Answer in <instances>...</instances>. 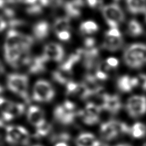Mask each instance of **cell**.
<instances>
[{
  "mask_svg": "<svg viewBox=\"0 0 146 146\" xmlns=\"http://www.w3.org/2000/svg\"><path fill=\"white\" fill-rule=\"evenodd\" d=\"M123 59L131 68L141 67L146 63V44L140 43L131 44L125 50Z\"/></svg>",
  "mask_w": 146,
  "mask_h": 146,
  "instance_id": "1",
  "label": "cell"
},
{
  "mask_svg": "<svg viewBox=\"0 0 146 146\" xmlns=\"http://www.w3.org/2000/svg\"><path fill=\"white\" fill-rule=\"evenodd\" d=\"M29 79L27 75L19 74H10L7 76V88L26 102H29L28 94Z\"/></svg>",
  "mask_w": 146,
  "mask_h": 146,
  "instance_id": "2",
  "label": "cell"
},
{
  "mask_svg": "<svg viewBox=\"0 0 146 146\" xmlns=\"http://www.w3.org/2000/svg\"><path fill=\"white\" fill-rule=\"evenodd\" d=\"M130 129L124 122L111 120L102 123L100 127V133L103 139L111 141L118 136L130 133Z\"/></svg>",
  "mask_w": 146,
  "mask_h": 146,
  "instance_id": "3",
  "label": "cell"
},
{
  "mask_svg": "<svg viewBox=\"0 0 146 146\" xmlns=\"http://www.w3.org/2000/svg\"><path fill=\"white\" fill-rule=\"evenodd\" d=\"M78 112L75 104L70 100H66L63 104L56 106L54 111L55 119L59 123L68 125L73 123Z\"/></svg>",
  "mask_w": 146,
  "mask_h": 146,
  "instance_id": "4",
  "label": "cell"
},
{
  "mask_svg": "<svg viewBox=\"0 0 146 146\" xmlns=\"http://www.w3.org/2000/svg\"><path fill=\"white\" fill-rule=\"evenodd\" d=\"M102 13L104 20L110 28H118L119 25L125 19L123 10L115 2L102 6Z\"/></svg>",
  "mask_w": 146,
  "mask_h": 146,
  "instance_id": "5",
  "label": "cell"
},
{
  "mask_svg": "<svg viewBox=\"0 0 146 146\" xmlns=\"http://www.w3.org/2000/svg\"><path fill=\"white\" fill-rule=\"evenodd\" d=\"M5 139L10 144L26 145L30 142V135L28 131L22 126L9 125L6 129Z\"/></svg>",
  "mask_w": 146,
  "mask_h": 146,
  "instance_id": "6",
  "label": "cell"
},
{
  "mask_svg": "<svg viewBox=\"0 0 146 146\" xmlns=\"http://www.w3.org/2000/svg\"><path fill=\"white\" fill-rule=\"evenodd\" d=\"M55 90L52 85L44 80H39L33 88V99L38 102H48L53 99Z\"/></svg>",
  "mask_w": 146,
  "mask_h": 146,
  "instance_id": "7",
  "label": "cell"
},
{
  "mask_svg": "<svg viewBox=\"0 0 146 146\" xmlns=\"http://www.w3.org/2000/svg\"><path fill=\"white\" fill-rule=\"evenodd\" d=\"M0 111L3 119L10 121L21 116L23 113L24 108L21 103H14L0 96Z\"/></svg>",
  "mask_w": 146,
  "mask_h": 146,
  "instance_id": "8",
  "label": "cell"
},
{
  "mask_svg": "<svg viewBox=\"0 0 146 146\" xmlns=\"http://www.w3.org/2000/svg\"><path fill=\"white\" fill-rule=\"evenodd\" d=\"M126 110L132 117H139L146 112V97L133 95L130 97L125 104Z\"/></svg>",
  "mask_w": 146,
  "mask_h": 146,
  "instance_id": "9",
  "label": "cell"
},
{
  "mask_svg": "<svg viewBox=\"0 0 146 146\" xmlns=\"http://www.w3.org/2000/svg\"><path fill=\"white\" fill-rule=\"evenodd\" d=\"M99 98L98 106L102 110L107 111L111 114H116L120 110L122 104L119 96L102 94L99 95Z\"/></svg>",
  "mask_w": 146,
  "mask_h": 146,
  "instance_id": "10",
  "label": "cell"
},
{
  "mask_svg": "<svg viewBox=\"0 0 146 146\" xmlns=\"http://www.w3.org/2000/svg\"><path fill=\"white\" fill-rule=\"evenodd\" d=\"M101 111L99 106L90 102L87 103L84 109L78 112V115L86 124L94 125L99 121Z\"/></svg>",
  "mask_w": 146,
  "mask_h": 146,
  "instance_id": "11",
  "label": "cell"
},
{
  "mask_svg": "<svg viewBox=\"0 0 146 146\" xmlns=\"http://www.w3.org/2000/svg\"><path fill=\"white\" fill-rule=\"evenodd\" d=\"M66 93L68 96L83 100L87 99L92 96L83 82L77 83L70 81L66 84Z\"/></svg>",
  "mask_w": 146,
  "mask_h": 146,
  "instance_id": "12",
  "label": "cell"
},
{
  "mask_svg": "<svg viewBox=\"0 0 146 146\" xmlns=\"http://www.w3.org/2000/svg\"><path fill=\"white\" fill-rule=\"evenodd\" d=\"M43 55L49 60L55 62H61L64 55L63 47L57 43H49L45 45L43 50Z\"/></svg>",
  "mask_w": 146,
  "mask_h": 146,
  "instance_id": "13",
  "label": "cell"
},
{
  "mask_svg": "<svg viewBox=\"0 0 146 146\" xmlns=\"http://www.w3.org/2000/svg\"><path fill=\"white\" fill-rule=\"evenodd\" d=\"M83 56L84 67L87 70H92L98 64L99 50L95 47L86 48L84 50Z\"/></svg>",
  "mask_w": 146,
  "mask_h": 146,
  "instance_id": "14",
  "label": "cell"
},
{
  "mask_svg": "<svg viewBox=\"0 0 146 146\" xmlns=\"http://www.w3.org/2000/svg\"><path fill=\"white\" fill-rule=\"evenodd\" d=\"M27 116L30 124L35 127L39 126L46 121L43 111L36 106H31L29 108Z\"/></svg>",
  "mask_w": 146,
  "mask_h": 146,
  "instance_id": "15",
  "label": "cell"
},
{
  "mask_svg": "<svg viewBox=\"0 0 146 146\" xmlns=\"http://www.w3.org/2000/svg\"><path fill=\"white\" fill-rule=\"evenodd\" d=\"M23 34L14 29H10L7 33L5 39L4 50L19 47Z\"/></svg>",
  "mask_w": 146,
  "mask_h": 146,
  "instance_id": "16",
  "label": "cell"
},
{
  "mask_svg": "<svg viewBox=\"0 0 146 146\" xmlns=\"http://www.w3.org/2000/svg\"><path fill=\"white\" fill-rule=\"evenodd\" d=\"M49 60L43 55L31 58L28 66V71L31 74H39L46 70V64Z\"/></svg>",
  "mask_w": 146,
  "mask_h": 146,
  "instance_id": "17",
  "label": "cell"
},
{
  "mask_svg": "<svg viewBox=\"0 0 146 146\" xmlns=\"http://www.w3.org/2000/svg\"><path fill=\"white\" fill-rule=\"evenodd\" d=\"M118 89L123 92H129L134 87L138 86L137 77L131 78L128 75L120 76L116 82Z\"/></svg>",
  "mask_w": 146,
  "mask_h": 146,
  "instance_id": "18",
  "label": "cell"
},
{
  "mask_svg": "<svg viewBox=\"0 0 146 146\" xmlns=\"http://www.w3.org/2000/svg\"><path fill=\"white\" fill-rule=\"evenodd\" d=\"M83 0H70L64 5V8L68 17L78 18L81 14V9L83 7Z\"/></svg>",
  "mask_w": 146,
  "mask_h": 146,
  "instance_id": "19",
  "label": "cell"
},
{
  "mask_svg": "<svg viewBox=\"0 0 146 146\" xmlns=\"http://www.w3.org/2000/svg\"><path fill=\"white\" fill-rule=\"evenodd\" d=\"M124 43L121 37H114L105 35L104 39L102 43V47L111 52H115L120 49Z\"/></svg>",
  "mask_w": 146,
  "mask_h": 146,
  "instance_id": "20",
  "label": "cell"
},
{
  "mask_svg": "<svg viewBox=\"0 0 146 146\" xmlns=\"http://www.w3.org/2000/svg\"><path fill=\"white\" fill-rule=\"evenodd\" d=\"M50 31V25L46 21H40L36 22L33 27V33L34 37L38 40L46 39Z\"/></svg>",
  "mask_w": 146,
  "mask_h": 146,
  "instance_id": "21",
  "label": "cell"
},
{
  "mask_svg": "<svg viewBox=\"0 0 146 146\" xmlns=\"http://www.w3.org/2000/svg\"><path fill=\"white\" fill-rule=\"evenodd\" d=\"M76 146H100V142L90 133H82L76 139Z\"/></svg>",
  "mask_w": 146,
  "mask_h": 146,
  "instance_id": "22",
  "label": "cell"
},
{
  "mask_svg": "<svg viewBox=\"0 0 146 146\" xmlns=\"http://www.w3.org/2000/svg\"><path fill=\"white\" fill-rule=\"evenodd\" d=\"M71 76L72 70L65 69L60 66L52 74V76L54 80L62 84H67L68 82L71 81Z\"/></svg>",
  "mask_w": 146,
  "mask_h": 146,
  "instance_id": "23",
  "label": "cell"
},
{
  "mask_svg": "<svg viewBox=\"0 0 146 146\" xmlns=\"http://www.w3.org/2000/svg\"><path fill=\"white\" fill-rule=\"evenodd\" d=\"M128 10L133 14L146 13V0H125Z\"/></svg>",
  "mask_w": 146,
  "mask_h": 146,
  "instance_id": "24",
  "label": "cell"
},
{
  "mask_svg": "<svg viewBox=\"0 0 146 146\" xmlns=\"http://www.w3.org/2000/svg\"><path fill=\"white\" fill-rule=\"evenodd\" d=\"M70 20L68 17L58 18L53 24V30L55 33L64 31H70Z\"/></svg>",
  "mask_w": 146,
  "mask_h": 146,
  "instance_id": "25",
  "label": "cell"
},
{
  "mask_svg": "<svg viewBox=\"0 0 146 146\" xmlns=\"http://www.w3.org/2000/svg\"><path fill=\"white\" fill-rule=\"evenodd\" d=\"M99 26L96 22L92 21L83 22L80 25V31L83 34H92L98 31Z\"/></svg>",
  "mask_w": 146,
  "mask_h": 146,
  "instance_id": "26",
  "label": "cell"
},
{
  "mask_svg": "<svg viewBox=\"0 0 146 146\" xmlns=\"http://www.w3.org/2000/svg\"><path fill=\"white\" fill-rule=\"evenodd\" d=\"M130 133L134 138H142L146 135V125L142 123L137 122L131 128Z\"/></svg>",
  "mask_w": 146,
  "mask_h": 146,
  "instance_id": "27",
  "label": "cell"
},
{
  "mask_svg": "<svg viewBox=\"0 0 146 146\" xmlns=\"http://www.w3.org/2000/svg\"><path fill=\"white\" fill-rule=\"evenodd\" d=\"M128 32L132 36H137L143 33V29L140 23L136 19H131L128 25Z\"/></svg>",
  "mask_w": 146,
  "mask_h": 146,
  "instance_id": "28",
  "label": "cell"
},
{
  "mask_svg": "<svg viewBox=\"0 0 146 146\" xmlns=\"http://www.w3.org/2000/svg\"><path fill=\"white\" fill-rule=\"evenodd\" d=\"M51 128V125L50 123L45 121L42 124L36 127L35 136L37 137H44L50 133Z\"/></svg>",
  "mask_w": 146,
  "mask_h": 146,
  "instance_id": "29",
  "label": "cell"
},
{
  "mask_svg": "<svg viewBox=\"0 0 146 146\" xmlns=\"http://www.w3.org/2000/svg\"><path fill=\"white\" fill-rule=\"evenodd\" d=\"M42 6L39 3H35L32 5H29L26 9V11L28 14L36 15L42 13Z\"/></svg>",
  "mask_w": 146,
  "mask_h": 146,
  "instance_id": "30",
  "label": "cell"
},
{
  "mask_svg": "<svg viewBox=\"0 0 146 146\" xmlns=\"http://www.w3.org/2000/svg\"><path fill=\"white\" fill-rule=\"evenodd\" d=\"M39 3L42 6L58 7L62 4L63 0H39Z\"/></svg>",
  "mask_w": 146,
  "mask_h": 146,
  "instance_id": "31",
  "label": "cell"
},
{
  "mask_svg": "<svg viewBox=\"0 0 146 146\" xmlns=\"http://www.w3.org/2000/svg\"><path fill=\"white\" fill-rule=\"evenodd\" d=\"M70 139V136L68 133L66 132H61L60 133H58L53 135L51 137V140L52 141H58V143L60 142H65L69 140Z\"/></svg>",
  "mask_w": 146,
  "mask_h": 146,
  "instance_id": "32",
  "label": "cell"
},
{
  "mask_svg": "<svg viewBox=\"0 0 146 146\" xmlns=\"http://www.w3.org/2000/svg\"><path fill=\"white\" fill-rule=\"evenodd\" d=\"M138 80V86H140L141 88L146 91V74H140L137 76Z\"/></svg>",
  "mask_w": 146,
  "mask_h": 146,
  "instance_id": "33",
  "label": "cell"
},
{
  "mask_svg": "<svg viewBox=\"0 0 146 146\" xmlns=\"http://www.w3.org/2000/svg\"><path fill=\"white\" fill-rule=\"evenodd\" d=\"M57 38L62 41H68L71 38V34L70 31H64L55 33Z\"/></svg>",
  "mask_w": 146,
  "mask_h": 146,
  "instance_id": "34",
  "label": "cell"
},
{
  "mask_svg": "<svg viewBox=\"0 0 146 146\" xmlns=\"http://www.w3.org/2000/svg\"><path fill=\"white\" fill-rule=\"evenodd\" d=\"M105 35L114 37H121V34L118 28H110V29L106 32Z\"/></svg>",
  "mask_w": 146,
  "mask_h": 146,
  "instance_id": "35",
  "label": "cell"
},
{
  "mask_svg": "<svg viewBox=\"0 0 146 146\" xmlns=\"http://www.w3.org/2000/svg\"><path fill=\"white\" fill-rule=\"evenodd\" d=\"M94 75L95 76L96 78L98 80H105L107 79L108 77V74L106 73V72L99 68L96 69L95 74Z\"/></svg>",
  "mask_w": 146,
  "mask_h": 146,
  "instance_id": "36",
  "label": "cell"
},
{
  "mask_svg": "<svg viewBox=\"0 0 146 146\" xmlns=\"http://www.w3.org/2000/svg\"><path fill=\"white\" fill-rule=\"evenodd\" d=\"M106 64L111 68H116L119 65V60L114 57H110L106 60Z\"/></svg>",
  "mask_w": 146,
  "mask_h": 146,
  "instance_id": "37",
  "label": "cell"
},
{
  "mask_svg": "<svg viewBox=\"0 0 146 146\" xmlns=\"http://www.w3.org/2000/svg\"><path fill=\"white\" fill-rule=\"evenodd\" d=\"M84 44L86 48H91L95 47V39L92 37H87L84 40Z\"/></svg>",
  "mask_w": 146,
  "mask_h": 146,
  "instance_id": "38",
  "label": "cell"
},
{
  "mask_svg": "<svg viewBox=\"0 0 146 146\" xmlns=\"http://www.w3.org/2000/svg\"><path fill=\"white\" fill-rule=\"evenodd\" d=\"M87 4L91 8H95L100 3V0H85Z\"/></svg>",
  "mask_w": 146,
  "mask_h": 146,
  "instance_id": "39",
  "label": "cell"
},
{
  "mask_svg": "<svg viewBox=\"0 0 146 146\" xmlns=\"http://www.w3.org/2000/svg\"><path fill=\"white\" fill-rule=\"evenodd\" d=\"M7 26L8 25L6 20H5L3 18L0 17V33L6 29Z\"/></svg>",
  "mask_w": 146,
  "mask_h": 146,
  "instance_id": "40",
  "label": "cell"
},
{
  "mask_svg": "<svg viewBox=\"0 0 146 146\" xmlns=\"http://www.w3.org/2000/svg\"><path fill=\"white\" fill-rule=\"evenodd\" d=\"M38 1H39V0H23V2L26 3L29 5H32L35 3H36Z\"/></svg>",
  "mask_w": 146,
  "mask_h": 146,
  "instance_id": "41",
  "label": "cell"
},
{
  "mask_svg": "<svg viewBox=\"0 0 146 146\" xmlns=\"http://www.w3.org/2000/svg\"><path fill=\"white\" fill-rule=\"evenodd\" d=\"M115 146H131V145L127 144H117Z\"/></svg>",
  "mask_w": 146,
  "mask_h": 146,
  "instance_id": "42",
  "label": "cell"
},
{
  "mask_svg": "<svg viewBox=\"0 0 146 146\" xmlns=\"http://www.w3.org/2000/svg\"><path fill=\"white\" fill-rule=\"evenodd\" d=\"M3 91V87L0 85V94H1V92H2Z\"/></svg>",
  "mask_w": 146,
  "mask_h": 146,
  "instance_id": "43",
  "label": "cell"
},
{
  "mask_svg": "<svg viewBox=\"0 0 146 146\" xmlns=\"http://www.w3.org/2000/svg\"><path fill=\"white\" fill-rule=\"evenodd\" d=\"M3 125V121L0 119V127H2Z\"/></svg>",
  "mask_w": 146,
  "mask_h": 146,
  "instance_id": "44",
  "label": "cell"
},
{
  "mask_svg": "<svg viewBox=\"0 0 146 146\" xmlns=\"http://www.w3.org/2000/svg\"><path fill=\"white\" fill-rule=\"evenodd\" d=\"M114 1V2H115V3H116L117 2H118V1H119L120 0H113Z\"/></svg>",
  "mask_w": 146,
  "mask_h": 146,
  "instance_id": "45",
  "label": "cell"
},
{
  "mask_svg": "<svg viewBox=\"0 0 146 146\" xmlns=\"http://www.w3.org/2000/svg\"><path fill=\"white\" fill-rule=\"evenodd\" d=\"M145 22H146V13L145 14Z\"/></svg>",
  "mask_w": 146,
  "mask_h": 146,
  "instance_id": "46",
  "label": "cell"
},
{
  "mask_svg": "<svg viewBox=\"0 0 146 146\" xmlns=\"http://www.w3.org/2000/svg\"><path fill=\"white\" fill-rule=\"evenodd\" d=\"M143 146H146V143H144V144H143Z\"/></svg>",
  "mask_w": 146,
  "mask_h": 146,
  "instance_id": "47",
  "label": "cell"
},
{
  "mask_svg": "<svg viewBox=\"0 0 146 146\" xmlns=\"http://www.w3.org/2000/svg\"><path fill=\"white\" fill-rule=\"evenodd\" d=\"M35 146H40V145H35Z\"/></svg>",
  "mask_w": 146,
  "mask_h": 146,
  "instance_id": "48",
  "label": "cell"
}]
</instances>
